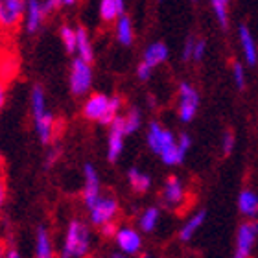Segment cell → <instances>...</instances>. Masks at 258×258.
Listing matches in <instances>:
<instances>
[{
	"label": "cell",
	"instance_id": "d590c367",
	"mask_svg": "<svg viewBox=\"0 0 258 258\" xmlns=\"http://www.w3.org/2000/svg\"><path fill=\"white\" fill-rule=\"evenodd\" d=\"M192 46H194V37H190L188 41L184 43V52H183L184 59H190V54H192Z\"/></svg>",
	"mask_w": 258,
	"mask_h": 258
},
{
	"label": "cell",
	"instance_id": "9a60e30c",
	"mask_svg": "<svg viewBox=\"0 0 258 258\" xmlns=\"http://www.w3.org/2000/svg\"><path fill=\"white\" fill-rule=\"evenodd\" d=\"M238 41H240V48H242L243 59L249 67H256L258 63V50H256V41L254 35L251 33L247 26L238 28Z\"/></svg>",
	"mask_w": 258,
	"mask_h": 258
},
{
	"label": "cell",
	"instance_id": "d6986e66",
	"mask_svg": "<svg viewBox=\"0 0 258 258\" xmlns=\"http://www.w3.org/2000/svg\"><path fill=\"white\" fill-rule=\"evenodd\" d=\"M76 57H81L85 61L94 59V48H92V41L89 37V33L83 28H76V46H74Z\"/></svg>",
	"mask_w": 258,
	"mask_h": 258
},
{
	"label": "cell",
	"instance_id": "4fadbf2b",
	"mask_svg": "<svg viewBox=\"0 0 258 258\" xmlns=\"http://www.w3.org/2000/svg\"><path fill=\"white\" fill-rule=\"evenodd\" d=\"M162 199H164V203L168 207H173V209H177L181 205H184L186 201V188H184L183 181L179 177H170L164 184V190H162Z\"/></svg>",
	"mask_w": 258,
	"mask_h": 258
},
{
	"label": "cell",
	"instance_id": "ab89813d",
	"mask_svg": "<svg viewBox=\"0 0 258 258\" xmlns=\"http://www.w3.org/2000/svg\"><path fill=\"white\" fill-rule=\"evenodd\" d=\"M78 0H63V6H74Z\"/></svg>",
	"mask_w": 258,
	"mask_h": 258
},
{
	"label": "cell",
	"instance_id": "8d00e7d4",
	"mask_svg": "<svg viewBox=\"0 0 258 258\" xmlns=\"http://www.w3.org/2000/svg\"><path fill=\"white\" fill-rule=\"evenodd\" d=\"M4 201H6V183H4V179L0 177V210H2Z\"/></svg>",
	"mask_w": 258,
	"mask_h": 258
},
{
	"label": "cell",
	"instance_id": "60d3db41",
	"mask_svg": "<svg viewBox=\"0 0 258 258\" xmlns=\"http://www.w3.org/2000/svg\"><path fill=\"white\" fill-rule=\"evenodd\" d=\"M4 251H6V249H4V247H2V245H0V258L4 256Z\"/></svg>",
	"mask_w": 258,
	"mask_h": 258
},
{
	"label": "cell",
	"instance_id": "8fae6325",
	"mask_svg": "<svg viewBox=\"0 0 258 258\" xmlns=\"http://www.w3.org/2000/svg\"><path fill=\"white\" fill-rule=\"evenodd\" d=\"M46 8L41 0H26V6H24V17H22V22H24V28H26L28 33H37L43 26L44 19H46Z\"/></svg>",
	"mask_w": 258,
	"mask_h": 258
},
{
	"label": "cell",
	"instance_id": "5bb4252c",
	"mask_svg": "<svg viewBox=\"0 0 258 258\" xmlns=\"http://www.w3.org/2000/svg\"><path fill=\"white\" fill-rule=\"evenodd\" d=\"M83 179H85V183H83V201L89 207L102 194V183H100V175H98L96 168L92 164H85Z\"/></svg>",
	"mask_w": 258,
	"mask_h": 258
},
{
	"label": "cell",
	"instance_id": "2e32d148",
	"mask_svg": "<svg viewBox=\"0 0 258 258\" xmlns=\"http://www.w3.org/2000/svg\"><path fill=\"white\" fill-rule=\"evenodd\" d=\"M238 210L245 220H254L258 214V196L254 190H242L238 196Z\"/></svg>",
	"mask_w": 258,
	"mask_h": 258
},
{
	"label": "cell",
	"instance_id": "277c9868",
	"mask_svg": "<svg viewBox=\"0 0 258 258\" xmlns=\"http://www.w3.org/2000/svg\"><path fill=\"white\" fill-rule=\"evenodd\" d=\"M120 214V205L118 201L111 196H98L91 205H89V220L94 227L107 225V223H114Z\"/></svg>",
	"mask_w": 258,
	"mask_h": 258
},
{
	"label": "cell",
	"instance_id": "3957f363",
	"mask_svg": "<svg viewBox=\"0 0 258 258\" xmlns=\"http://www.w3.org/2000/svg\"><path fill=\"white\" fill-rule=\"evenodd\" d=\"M91 251V231L81 220H72L67 227L63 242V258H83Z\"/></svg>",
	"mask_w": 258,
	"mask_h": 258
},
{
	"label": "cell",
	"instance_id": "ba28073f",
	"mask_svg": "<svg viewBox=\"0 0 258 258\" xmlns=\"http://www.w3.org/2000/svg\"><path fill=\"white\" fill-rule=\"evenodd\" d=\"M125 133L124 122H122V116L116 114L111 122H109V139H107V159L111 162L118 161V157L122 155L125 146Z\"/></svg>",
	"mask_w": 258,
	"mask_h": 258
},
{
	"label": "cell",
	"instance_id": "9c48e42d",
	"mask_svg": "<svg viewBox=\"0 0 258 258\" xmlns=\"http://www.w3.org/2000/svg\"><path fill=\"white\" fill-rule=\"evenodd\" d=\"M113 238L120 253L127 254V256L139 254L142 251V236L133 227H116Z\"/></svg>",
	"mask_w": 258,
	"mask_h": 258
},
{
	"label": "cell",
	"instance_id": "44dd1931",
	"mask_svg": "<svg viewBox=\"0 0 258 258\" xmlns=\"http://www.w3.org/2000/svg\"><path fill=\"white\" fill-rule=\"evenodd\" d=\"M114 22H116V39H118V43L124 44V46H129L135 39V28L131 19L124 13V15H120Z\"/></svg>",
	"mask_w": 258,
	"mask_h": 258
},
{
	"label": "cell",
	"instance_id": "8992f818",
	"mask_svg": "<svg viewBox=\"0 0 258 258\" xmlns=\"http://www.w3.org/2000/svg\"><path fill=\"white\" fill-rule=\"evenodd\" d=\"M199 92L198 89L190 83H181L179 85V98H177V114L181 122H192L199 111Z\"/></svg>",
	"mask_w": 258,
	"mask_h": 258
},
{
	"label": "cell",
	"instance_id": "f546056e",
	"mask_svg": "<svg viewBox=\"0 0 258 258\" xmlns=\"http://www.w3.org/2000/svg\"><path fill=\"white\" fill-rule=\"evenodd\" d=\"M234 144H236V140H234V135H232V133H225V135H223V139H221V151H223L225 155H231L232 150H234Z\"/></svg>",
	"mask_w": 258,
	"mask_h": 258
},
{
	"label": "cell",
	"instance_id": "52a82bcc",
	"mask_svg": "<svg viewBox=\"0 0 258 258\" xmlns=\"http://www.w3.org/2000/svg\"><path fill=\"white\" fill-rule=\"evenodd\" d=\"M258 238V225L254 220L243 221L238 227L236 232V247H234V256L236 258H249L253 254L254 245Z\"/></svg>",
	"mask_w": 258,
	"mask_h": 258
},
{
	"label": "cell",
	"instance_id": "7bdbcfd3",
	"mask_svg": "<svg viewBox=\"0 0 258 258\" xmlns=\"http://www.w3.org/2000/svg\"><path fill=\"white\" fill-rule=\"evenodd\" d=\"M190 2H198V0H190Z\"/></svg>",
	"mask_w": 258,
	"mask_h": 258
},
{
	"label": "cell",
	"instance_id": "484cf974",
	"mask_svg": "<svg viewBox=\"0 0 258 258\" xmlns=\"http://www.w3.org/2000/svg\"><path fill=\"white\" fill-rule=\"evenodd\" d=\"M210 2H212V10H214L218 22L223 28H227V24H229V4H231V0H210Z\"/></svg>",
	"mask_w": 258,
	"mask_h": 258
},
{
	"label": "cell",
	"instance_id": "83f0119b",
	"mask_svg": "<svg viewBox=\"0 0 258 258\" xmlns=\"http://www.w3.org/2000/svg\"><path fill=\"white\" fill-rule=\"evenodd\" d=\"M232 78H234L236 89L243 91V89H245V83H247V76H245V67H243L242 63L232 64Z\"/></svg>",
	"mask_w": 258,
	"mask_h": 258
},
{
	"label": "cell",
	"instance_id": "4dcf8cb0",
	"mask_svg": "<svg viewBox=\"0 0 258 258\" xmlns=\"http://www.w3.org/2000/svg\"><path fill=\"white\" fill-rule=\"evenodd\" d=\"M177 146H179V151H181V153L186 157V153L190 151V146H192V140H190L188 135H186V133L181 135V137L177 139Z\"/></svg>",
	"mask_w": 258,
	"mask_h": 258
},
{
	"label": "cell",
	"instance_id": "1f68e13d",
	"mask_svg": "<svg viewBox=\"0 0 258 258\" xmlns=\"http://www.w3.org/2000/svg\"><path fill=\"white\" fill-rule=\"evenodd\" d=\"M151 72H153V69H151V67H148L146 63H140L139 67H137V78H139L140 81H148V80H150Z\"/></svg>",
	"mask_w": 258,
	"mask_h": 258
},
{
	"label": "cell",
	"instance_id": "7a4b0ae2",
	"mask_svg": "<svg viewBox=\"0 0 258 258\" xmlns=\"http://www.w3.org/2000/svg\"><path fill=\"white\" fill-rule=\"evenodd\" d=\"M122 102L116 96H107V94H89L83 103V116L91 122L109 125V122L120 114Z\"/></svg>",
	"mask_w": 258,
	"mask_h": 258
},
{
	"label": "cell",
	"instance_id": "d6a6232c",
	"mask_svg": "<svg viewBox=\"0 0 258 258\" xmlns=\"http://www.w3.org/2000/svg\"><path fill=\"white\" fill-rule=\"evenodd\" d=\"M57 157H59V148H52L48 151V157H46V166H52L57 161Z\"/></svg>",
	"mask_w": 258,
	"mask_h": 258
},
{
	"label": "cell",
	"instance_id": "6da1fadb",
	"mask_svg": "<svg viewBox=\"0 0 258 258\" xmlns=\"http://www.w3.org/2000/svg\"><path fill=\"white\" fill-rule=\"evenodd\" d=\"M148 146L155 155H159V159L166 166H177L186 159L179 151L177 137L170 129L162 127L157 122H151L150 127H148Z\"/></svg>",
	"mask_w": 258,
	"mask_h": 258
},
{
	"label": "cell",
	"instance_id": "ac0fdd59",
	"mask_svg": "<svg viewBox=\"0 0 258 258\" xmlns=\"http://www.w3.org/2000/svg\"><path fill=\"white\" fill-rule=\"evenodd\" d=\"M168 55H170V50L164 43L161 41H157V43H151L144 52V57H142V63H146L148 67L151 69H155L159 64H162L164 61L168 59Z\"/></svg>",
	"mask_w": 258,
	"mask_h": 258
},
{
	"label": "cell",
	"instance_id": "ffe728a7",
	"mask_svg": "<svg viewBox=\"0 0 258 258\" xmlns=\"http://www.w3.org/2000/svg\"><path fill=\"white\" fill-rule=\"evenodd\" d=\"M125 11V0H102L100 2V17L105 22H114Z\"/></svg>",
	"mask_w": 258,
	"mask_h": 258
},
{
	"label": "cell",
	"instance_id": "7402d4cb",
	"mask_svg": "<svg viewBox=\"0 0 258 258\" xmlns=\"http://www.w3.org/2000/svg\"><path fill=\"white\" fill-rule=\"evenodd\" d=\"M35 256L37 258H52L54 256V243L46 229H39L35 236Z\"/></svg>",
	"mask_w": 258,
	"mask_h": 258
},
{
	"label": "cell",
	"instance_id": "b9f144b4",
	"mask_svg": "<svg viewBox=\"0 0 258 258\" xmlns=\"http://www.w3.org/2000/svg\"><path fill=\"white\" fill-rule=\"evenodd\" d=\"M0 162H2V151H0Z\"/></svg>",
	"mask_w": 258,
	"mask_h": 258
},
{
	"label": "cell",
	"instance_id": "4316f807",
	"mask_svg": "<svg viewBox=\"0 0 258 258\" xmlns=\"http://www.w3.org/2000/svg\"><path fill=\"white\" fill-rule=\"evenodd\" d=\"M61 43H63L64 50L74 54V46H76V28L72 26H63L59 32Z\"/></svg>",
	"mask_w": 258,
	"mask_h": 258
},
{
	"label": "cell",
	"instance_id": "d4e9b609",
	"mask_svg": "<svg viewBox=\"0 0 258 258\" xmlns=\"http://www.w3.org/2000/svg\"><path fill=\"white\" fill-rule=\"evenodd\" d=\"M122 122H124L125 133L133 135L135 131H139L140 129V124H142V114H140V111H137V109H131V111H127V114L122 116Z\"/></svg>",
	"mask_w": 258,
	"mask_h": 258
},
{
	"label": "cell",
	"instance_id": "603a6c76",
	"mask_svg": "<svg viewBox=\"0 0 258 258\" xmlns=\"http://www.w3.org/2000/svg\"><path fill=\"white\" fill-rule=\"evenodd\" d=\"M127 181H129V184H131V188L139 194H144L151 188V177L148 173L142 172V170H137V168H131V170H129Z\"/></svg>",
	"mask_w": 258,
	"mask_h": 258
},
{
	"label": "cell",
	"instance_id": "cb8c5ba5",
	"mask_svg": "<svg viewBox=\"0 0 258 258\" xmlns=\"http://www.w3.org/2000/svg\"><path fill=\"white\" fill-rule=\"evenodd\" d=\"M159 220H161V210L157 207H150L146 209L139 218V229L142 232H153L159 225Z\"/></svg>",
	"mask_w": 258,
	"mask_h": 258
},
{
	"label": "cell",
	"instance_id": "7c38bea8",
	"mask_svg": "<svg viewBox=\"0 0 258 258\" xmlns=\"http://www.w3.org/2000/svg\"><path fill=\"white\" fill-rule=\"evenodd\" d=\"M33 116V125H35V133H37L39 140L43 144H50L54 140L55 135V118L54 114L50 113L48 107L39 111V113L32 114Z\"/></svg>",
	"mask_w": 258,
	"mask_h": 258
},
{
	"label": "cell",
	"instance_id": "5b68a950",
	"mask_svg": "<svg viewBox=\"0 0 258 258\" xmlns=\"http://www.w3.org/2000/svg\"><path fill=\"white\" fill-rule=\"evenodd\" d=\"M92 64L91 61H85L81 57H76L70 67V76H69V85L70 91L74 96H85L92 89Z\"/></svg>",
	"mask_w": 258,
	"mask_h": 258
},
{
	"label": "cell",
	"instance_id": "836d02e7",
	"mask_svg": "<svg viewBox=\"0 0 258 258\" xmlns=\"http://www.w3.org/2000/svg\"><path fill=\"white\" fill-rule=\"evenodd\" d=\"M43 4H44V8H46V11H52V10H55V8H61V6H63V0H44Z\"/></svg>",
	"mask_w": 258,
	"mask_h": 258
},
{
	"label": "cell",
	"instance_id": "f35d334b",
	"mask_svg": "<svg viewBox=\"0 0 258 258\" xmlns=\"http://www.w3.org/2000/svg\"><path fill=\"white\" fill-rule=\"evenodd\" d=\"M4 256H8V258H17V256H21V254H19V251H17V249H6V251H4Z\"/></svg>",
	"mask_w": 258,
	"mask_h": 258
},
{
	"label": "cell",
	"instance_id": "e0dca14e",
	"mask_svg": "<svg viewBox=\"0 0 258 258\" xmlns=\"http://www.w3.org/2000/svg\"><path fill=\"white\" fill-rule=\"evenodd\" d=\"M205 220H207V214H205V210H199L196 214H192L188 220L184 221L183 227H181V231H179V240L181 242H190L196 234L199 232V229L205 225Z\"/></svg>",
	"mask_w": 258,
	"mask_h": 258
},
{
	"label": "cell",
	"instance_id": "e575fe53",
	"mask_svg": "<svg viewBox=\"0 0 258 258\" xmlns=\"http://www.w3.org/2000/svg\"><path fill=\"white\" fill-rule=\"evenodd\" d=\"M114 229H116V225H114V223H107V225H102V227H100V231H102L103 236H113V234H114Z\"/></svg>",
	"mask_w": 258,
	"mask_h": 258
},
{
	"label": "cell",
	"instance_id": "74e56055",
	"mask_svg": "<svg viewBox=\"0 0 258 258\" xmlns=\"http://www.w3.org/2000/svg\"><path fill=\"white\" fill-rule=\"evenodd\" d=\"M4 102H6V87H4V81L0 80V111L4 107Z\"/></svg>",
	"mask_w": 258,
	"mask_h": 258
},
{
	"label": "cell",
	"instance_id": "30bf717a",
	"mask_svg": "<svg viewBox=\"0 0 258 258\" xmlns=\"http://www.w3.org/2000/svg\"><path fill=\"white\" fill-rule=\"evenodd\" d=\"M26 0H0V30H15L22 22Z\"/></svg>",
	"mask_w": 258,
	"mask_h": 258
},
{
	"label": "cell",
	"instance_id": "f1b7e54d",
	"mask_svg": "<svg viewBox=\"0 0 258 258\" xmlns=\"http://www.w3.org/2000/svg\"><path fill=\"white\" fill-rule=\"evenodd\" d=\"M205 54H207V43L203 39H194V46H192V54H190V61H203Z\"/></svg>",
	"mask_w": 258,
	"mask_h": 258
}]
</instances>
